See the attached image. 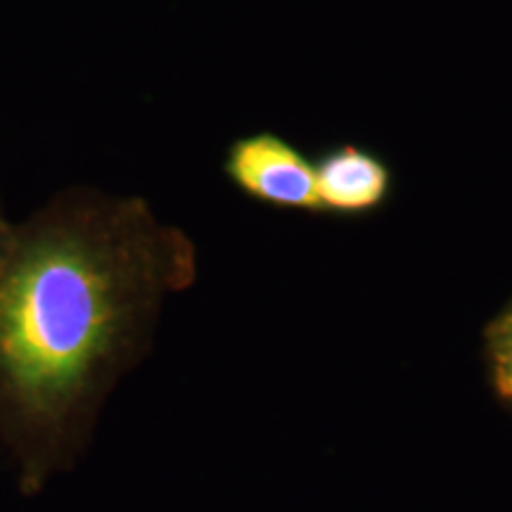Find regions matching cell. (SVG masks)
<instances>
[{"label":"cell","mask_w":512,"mask_h":512,"mask_svg":"<svg viewBox=\"0 0 512 512\" xmlns=\"http://www.w3.org/2000/svg\"><path fill=\"white\" fill-rule=\"evenodd\" d=\"M192 268L188 238L136 195L79 185L17 223L0 264V441L24 494L72 470Z\"/></svg>","instance_id":"cell-1"},{"label":"cell","mask_w":512,"mask_h":512,"mask_svg":"<svg viewBox=\"0 0 512 512\" xmlns=\"http://www.w3.org/2000/svg\"><path fill=\"white\" fill-rule=\"evenodd\" d=\"M226 171L247 195L278 207H318L316 166L290 143L256 133L230 147Z\"/></svg>","instance_id":"cell-2"},{"label":"cell","mask_w":512,"mask_h":512,"mask_svg":"<svg viewBox=\"0 0 512 512\" xmlns=\"http://www.w3.org/2000/svg\"><path fill=\"white\" fill-rule=\"evenodd\" d=\"M387 171L356 147L335 150L316 166L318 207L358 211L377 204L387 192Z\"/></svg>","instance_id":"cell-3"},{"label":"cell","mask_w":512,"mask_h":512,"mask_svg":"<svg viewBox=\"0 0 512 512\" xmlns=\"http://www.w3.org/2000/svg\"><path fill=\"white\" fill-rule=\"evenodd\" d=\"M491 370L496 389L512 403V309L498 320L491 335Z\"/></svg>","instance_id":"cell-4"},{"label":"cell","mask_w":512,"mask_h":512,"mask_svg":"<svg viewBox=\"0 0 512 512\" xmlns=\"http://www.w3.org/2000/svg\"><path fill=\"white\" fill-rule=\"evenodd\" d=\"M15 226H17V223H12L8 219V214H5L3 204H0V264H3L5 254H8V249H10L12 235H15Z\"/></svg>","instance_id":"cell-5"}]
</instances>
